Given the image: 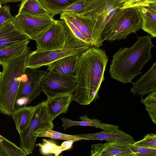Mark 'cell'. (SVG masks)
<instances>
[{"instance_id":"ffe728a7","label":"cell","mask_w":156,"mask_h":156,"mask_svg":"<svg viewBox=\"0 0 156 156\" xmlns=\"http://www.w3.org/2000/svg\"><path fill=\"white\" fill-rule=\"evenodd\" d=\"M37 105L35 106H24L15 109L11 116L19 133H22L29 126Z\"/></svg>"},{"instance_id":"e575fe53","label":"cell","mask_w":156,"mask_h":156,"mask_svg":"<svg viewBox=\"0 0 156 156\" xmlns=\"http://www.w3.org/2000/svg\"><path fill=\"white\" fill-rule=\"evenodd\" d=\"M2 2L0 1V8L2 5Z\"/></svg>"},{"instance_id":"603a6c76","label":"cell","mask_w":156,"mask_h":156,"mask_svg":"<svg viewBox=\"0 0 156 156\" xmlns=\"http://www.w3.org/2000/svg\"><path fill=\"white\" fill-rule=\"evenodd\" d=\"M60 14V20L65 19L71 22L83 34L90 46L93 47L91 35L80 14L67 12H62Z\"/></svg>"},{"instance_id":"52a82bcc","label":"cell","mask_w":156,"mask_h":156,"mask_svg":"<svg viewBox=\"0 0 156 156\" xmlns=\"http://www.w3.org/2000/svg\"><path fill=\"white\" fill-rule=\"evenodd\" d=\"M46 72L26 68L22 75L15 104V110L29 105L39 96L42 90L41 79Z\"/></svg>"},{"instance_id":"44dd1931","label":"cell","mask_w":156,"mask_h":156,"mask_svg":"<svg viewBox=\"0 0 156 156\" xmlns=\"http://www.w3.org/2000/svg\"><path fill=\"white\" fill-rule=\"evenodd\" d=\"M21 2L19 5L18 14L34 16L51 15L39 0H23Z\"/></svg>"},{"instance_id":"d6986e66","label":"cell","mask_w":156,"mask_h":156,"mask_svg":"<svg viewBox=\"0 0 156 156\" xmlns=\"http://www.w3.org/2000/svg\"><path fill=\"white\" fill-rule=\"evenodd\" d=\"M61 20L66 37L64 48H74L85 45L91 47L83 34L71 22L65 19Z\"/></svg>"},{"instance_id":"4316f807","label":"cell","mask_w":156,"mask_h":156,"mask_svg":"<svg viewBox=\"0 0 156 156\" xmlns=\"http://www.w3.org/2000/svg\"><path fill=\"white\" fill-rule=\"evenodd\" d=\"M141 102L144 104L153 123L156 124V90L148 94Z\"/></svg>"},{"instance_id":"277c9868","label":"cell","mask_w":156,"mask_h":156,"mask_svg":"<svg viewBox=\"0 0 156 156\" xmlns=\"http://www.w3.org/2000/svg\"><path fill=\"white\" fill-rule=\"evenodd\" d=\"M124 0H87L80 14L92 36L93 47L99 48L104 41L101 34L106 25L122 6Z\"/></svg>"},{"instance_id":"7a4b0ae2","label":"cell","mask_w":156,"mask_h":156,"mask_svg":"<svg viewBox=\"0 0 156 156\" xmlns=\"http://www.w3.org/2000/svg\"><path fill=\"white\" fill-rule=\"evenodd\" d=\"M154 47L151 37L145 35L138 37L130 47L120 48L112 57L109 70L111 77L124 84L131 82L151 60Z\"/></svg>"},{"instance_id":"836d02e7","label":"cell","mask_w":156,"mask_h":156,"mask_svg":"<svg viewBox=\"0 0 156 156\" xmlns=\"http://www.w3.org/2000/svg\"><path fill=\"white\" fill-rule=\"evenodd\" d=\"M2 72H1L0 71V81L1 78L2 77Z\"/></svg>"},{"instance_id":"83f0119b","label":"cell","mask_w":156,"mask_h":156,"mask_svg":"<svg viewBox=\"0 0 156 156\" xmlns=\"http://www.w3.org/2000/svg\"><path fill=\"white\" fill-rule=\"evenodd\" d=\"M43 142L42 144H37L40 147L41 154L47 155L53 154L55 156L59 155V149L60 146L58 145L52 141L48 140L45 139H43Z\"/></svg>"},{"instance_id":"2e32d148","label":"cell","mask_w":156,"mask_h":156,"mask_svg":"<svg viewBox=\"0 0 156 156\" xmlns=\"http://www.w3.org/2000/svg\"><path fill=\"white\" fill-rule=\"evenodd\" d=\"M73 95L71 94H62L47 98V108L52 120L59 115L67 112L72 101Z\"/></svg>"},{"instance_id":"e0dca14e","label":"cell","mask_w":156,"mask_h":156,"mask_svg":"<svg viewBox=\"0 0 156 156\" xmlns=\"http://www.w3.org/2000/svg\"><path fill=\"white\" fill-rule=\"evenodd\" d=\"M83 140H106L132 144L135 141L131 135L119 130L109 132L103 131L96 133L76 135Z\"/></svg>"},{"instance_id":"5bb4252c","label":"cell","mask_w":156,"mask_h":156,"mask_svg":"<svg viewBox=\"0 0 156 156\" xmlns=\"http://www.w3.org/2000/svg\"><path fill=\"white\" fill-rule=\"evenodd\" d=\"M156 90V62L153 63L151 68L134 83L130 91L135 95L149 94Z\"/></svg>"},{"instance_id":"8992f818","label":"cell","mask_w":156,"mask_h":156,"mask_svg":"<svg viewBox=\"0 0 156 156\" xmlns=\"http://www.w3.org/2000/svg\"><path fill=\"white\" fill-rule=\"evenodd\" d=\"M54 128L53 120L47 110L46 100L37 105L34 115L28 126L22 133H19L20 138V147L27 155L32 153L35 147L37 137L33 136L34 132L39 129Z\"/></svg>"},{"instance_id":"9c48e42d","label":"cell","mask_w":156,"mask_h":156,"mask_svg":"<svg viewBox=\"0 0 156 156\" xmlns=\"http://www.w3.org/2000/svg\"><path fill=\"white\" fill-rule=\"evenodd\" d=\"M55 20L51 15L34 16L18 14L14 17L13 22L20 31L28 36L30 40L35 41Z\"/></svg>"},{"instance_id":"f1b7e54d","label":"cell","mask_w":156,"mask_h":156,"mask_svg":"<svg viewBox=\"0 0 156 156\" xmlns=\"http://www.w3.org/2000/svg\"><path fill=\"white\" fill-rule=\"evenodd\" d=\"M133 145L150 148H156V135L151 133L146 135L143 139L135 142Z\"/></svg>"},{"instance_id":"1f68e13d","label":"cell","mask_w":156,"mask_h":156,"mask_svg":"<svg viewBox=\"0 0 156 156\" xmlns=\"http://www.w3.org/2000/svg\"><path fill=\"white\" fill-rule=\"evenodd\" d=\"M156 2V0H130L123 2L120 9L129 7L148 6L151 4Z\"/></svg>"},{"instance_id":"7c38bea8","label":"cell","mask_w":156,"mask_h":156,"mask_svg":"<svg viewBox=\"0 0 156 156\" xmlns=\"http://www.w3.org/2000/svg\"><path fill=\"white\" fill-rule=\"evenodd\" d=\"M131 145L111 141L94 144L91 147V156H134L131 149Z\"/></svg>"},{"instance_id":"6da1fadb","label":"cell","mask_w":156,"mask_h":156,"mask_svg":"<svg viewBox=\"0 0 156 156\" xmlns=\"http://www.w3.org/2000/svg\"><path fill=\"white\" fill-rule=\"evenodd\" d=\"M108 61L105 51L90 47L80 54L75 73L76 89L72 101L87 105L99 97L98 93Z\"/></svg>"},{"instance_id":"9a60e30c","label":"cell","mask_w":156,"mask_h":156,"mask_svg":"<svg viewBox=\"0 0 156 156\" xmlns=\"http://www.w3.org/2000/svg\"><path fill=\"white\" fill-rule=\"evenodd\" d=\"M80 55L65 57L51 63L47 66V71L60 76H75Z\"/></svg>"},{"instance_id":"3957f363","label":"cell","mask_w":156,"mask_h":156,"mask_svg":"<svg viewBox=\"0 0 156 156\" xmlns=\"http://www.w3.org/2000/svg\"><path fill=\"white\" fill-rule=\"evenodd\" d=\"M31 51L27 46L20 55L9 62L2 65L3 70L0 81V113L2 114L11 116L15 110L19 86Z\"/></svg>"},{"instance_id":"d6a6232c","label":"cell","mask_w":156,"mask_h":156,"mask_svg":"<svg viewBox=\"0 0 156 156\" xmlns=\"http://www.w3.org/2000/svg\"><path fill=\"white\" fill-rule=\"evenodd\" d=\"M10 20L13 22L14 17L11 14L9 6L6 4L0 8V25L4 21Z\"/></svg>"},{"instance_id":"ba28073f","label":"cell","mask_w":156,"mask_h":156,"mask_svg":"<svg viewBox=\"0 0 156 156\" xmlns=\"http://www.w3.org/2000/svg\"><path fill=\"white\" fill-rule=\"evenodd\" d=\"M42 91L47 98L75 92L76 87L75 76H60L51 72H46L41 82Z\"/></svg>"},{"instance_id":"484cf974","label":"cell","mask_w":156,"mask_h":156,"mask_svg":"<svg viewBox=\"0 0 156 156\" xmlns=\"http://www.w3.org/2000/svg\"><path fill=\"white\" fill-rule=\"evenodd\" d=\"M27 154L20 147L0 135V156H25Z\"/></svg>"},{"instance_id":"30bf717a","label":"cell","mask_w":156,"mask_h":156,"mask_svg":"<svg viewBox=\"0 0 156 156\" xmlns=\"http://www.w3.org/2000/svg\"><path fill=\"white\" fill-rule=\"evenodd\" d=\"M89 46L65 48L55 50L40 51H31L28 57L26 68L37 69L59 59L69 56L79 55L89 48Z\"/></svg>"},{"instance_id":"cb8c5ba5","label":"cell","mask_w":156,"mask_h":156,"mask_svg":"<svg viewBox=\"0 0 156 156\" xmlns=\"http://www.w3.org/2000/svg\"><path fill=\"white\" fill-rule=\"evenodd\" d=\"M80 0H39L52 17L61 14L67 7Z\"/></svg>"},{"instance_id":"ac0fdd59","label":"cell","mask_w":156,"mask_h":156,"mask_svg":"<svg viewBox=\"0 0 156 156\" xmlns=\"http://www.w3.org/2000/svg\"><path fill=\"white\" fill-rule=\"evenodd\" d=\"M142 19L141 28L152 37H156V2L148 6L138 7Z\"/></svg>"},{"instance_id":"4fadbf2b","label":"cell","mask_w":156,"mask_h":156,"mask_svg":"<svg viewBox=\"0 0 156 156\" xmlns=\"http://www.w3.org/2000/svg\"><path fill=\"white\" fill-rule=\"evenodd\" d=\"M29 40L30 38L20 31L12 21L6 20L0 25V49Z\"/></svg>"},{"instance_id":"f546056e","label":"cell","mask_w":156,"mask_h":156,"mask_svg":"<svg viewBox=\"0 0 156 156\" xmlns=\"http://www.w3.org/2000/svg\"><path fill=\"white\" fill-rule=\"evenodd\" d=\"M134 156H156V148L131 146Z\"/></svg>"},{"instance_id":"4dcf8cb0","label":"cell","mask_w":156,"mask_h":156,"mask_svg":"<svg viewBox=\"0 0 156 156\" xmlns=\"http://www.w3.org/2000/svg\"><path fill=\"white\" fill-rule=\"evenodd\" d=\"M87 0L78 1L67 7L62 12H71L78 14H82L84 9Z\"/></svg>"},{"instance_id":"d4e9b609","label":"cell","mask_w":156,"mask_h":156,"mask_svg":"<svg viewBox=\"0 0 156 156\" xmlns=\"http://www.w3.org/2000/svg\"><path fill=\"white\" fill-rule=\"evenodd\" d=\"M33 136L37 137H47L52 139L65 140H72L76 142L83 139L75 135L67 134L58 132L50 128H40L34 132Z\"/></svg>"},{"instance_id":"8fae6325","label":"cell","mask_w":156,"mask_h":156,"mask_svg":"<svg viewBox=\"0 0 156 156\" xmlns=\"http://www.w3.org/2000/svg\"><path fill=\"white\" fill-rule=\"evenodd\" d=\"M66 40L65 31L61 20H55L47 30L35 41L36 51H47L64 48Z\"/></svg>"},{"instance_id":"7402d4cb","label":"cell","mask_w":156,"mask_h":156,"mask_svg":"<svg viewBox=\"0 0 156 156\" xmlns=\"http://www.w3.org/2000/svg\"><path fill=\"white\" fill-rule=\"evenodd\" d=\"M30 42L26 40L0 49V65L7 63L21 54Z\"/></svg>"},{"instance_id":"d590c367","label":"cell","mask_w":156,"mask_h":156,"mask_svg":"<svg viewBox=\"0 0 156 156\" xmlns=\"http://www.w3.org/2000/svg\"><path fill=\"white\" fill-rule=\"evenodd\" d=\"M129 0H124V2H127V1H129Z\"/></svg>"},{"instance_id":"5b68a950","label":"cell","mask_w":156,"mask_h":156,"mask_svg":"<svg viewBox=\"0 0 156 156\" xmlns=\"http://www.w3.org/2000/svg\"><path fill=\"white\" fill-rule=\"evenodd\" d=\"M142 19L137 7L120 8L106 25L101 34L104 41L126 39L141 28Z\"/></svg>"}]
</instances>
